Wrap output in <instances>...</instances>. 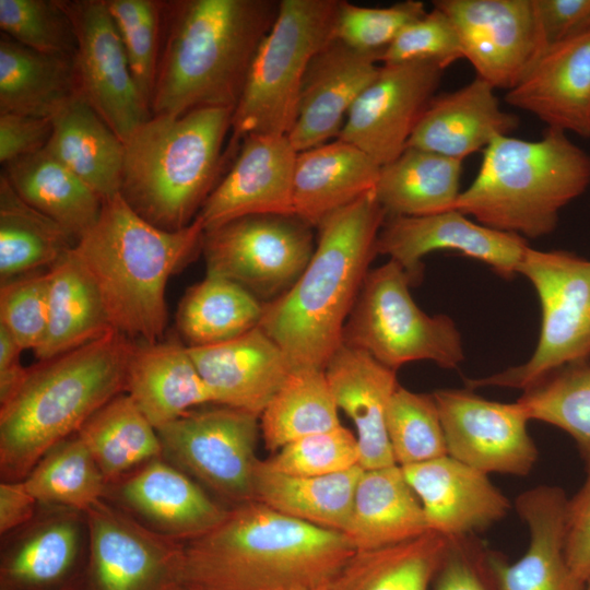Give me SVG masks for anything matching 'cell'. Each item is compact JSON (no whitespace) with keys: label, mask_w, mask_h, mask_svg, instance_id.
Segmentation results:
<instances>
[{"label":"cell","mask_w":590,"mask_h":590,"mask_svg":"<svg viewBox=\"0 0 590 590\" xmlns=\"http://www.w3.org/2000/svg\"><path fill=\"white\" fill-rule=\"evenodd\" d=\"M380 57L337 38L311 59L304 75L294 123L287 137L302 152L339 137L355 101L380 69Z\"/></svg>","instance_id":"cell-22"},{"label":"cell","mask_w":590,"mask_h":590,"mask_svg":"<svg viewBox=\"0 0 590 590\" xmlns=\"http://www.w3.org/2000/svg\"><path fill=\"white\" fill-rule=\"evenodd\" d=\"M364 469L320 476H296L272 471L258 460L253 475L255 502L309 524L344 532L354 493Z\"/></svg>","instance_id":"cell-35"},{"label":"cell","mask_w":590,"mask_h":590,"mask_svg":"<svg viewBox=\"0 0 590 590\" xmlns=\"http://www.w3.org/2000/svg\"><path fill=\"white\" fill-rule=\"evenodd\" d=\"M448 546L449 540L428 531L393 545L355 551L327 590H428Z\"/></svg>","instance_id":"cell-38"},{"label":"cell","mask_w":590,"mask_h":590,"mask_svg":"<svg viewBox=\"0 0 590 590\" xmlns=\"http://www.w3.org/2000/svg\"><path fill=\"white\" fill-rule=\"evenodd\" d=\"M444 71L432 61L381 63L350 109L338 139L358 148L379 166L391 163L406 149Z\"/></svg>","instance_id":"cell-17"},{"label":"cell","mask_w":590,"mask_h":590,"mask_svg":"<svg viewBox=\"0 0 590 590\" xmlns=\"http://www.w3.org/2000/svg\"><path fill=\"white\" fill-rule=\"evenodd\" d=\"M297 151L286 134H249L198 217L204 231L250 215H294Z\"/></svg>","instance_id":"cell-20"},{"label":"cell","mask_w":590,"mask_h":590,"mask_svg":"<svg viewBox=\"0 0 590 590\" xmlns=\"http://www.w3.org/2000/svg\"><path fill=\"white\" fill-rule=\"evenodd\" d=\"M260 416L215 404L157 428L162 457L232 506L253 502Z\"/></svg>","instance_id":"cell-11"},{"label":"cell","mask_w":590,"mask_h":590,"mask_svg":"<svg viewBox=\"0 0 590 590\" xmlns=\"http://www.w3.org/2000/svg\"><path fill=\"white\" fill-rule=\"evenodd\" d=\"M84 590H176L184 542L143 526L104 498L85 511Z\"/></svg>","instance_id":"cell-15"},{"label":"cell","mask_w":590,"mask_h":590,"mask_svg":"<svg viewBox=\"0 0 590 590\" xmlns=\"http://www.w3.org/2000/svg\"><path fill=\"white\" fill-rule=\"evenodd\" d=\"M76 36L78 95L125 143L151 109L132 76L128 58L105 0H60Z\"/></svg>","instance_id":"cell-14"},{"label":"cell","mask_w":590,"mask_h":590,"mask_svg":"<svg viewBox=\"0 0 590 590\" xmlns=\"http://www.w3.org/2000/svg\"><path fill=\"white\" fill-rule=\"evenodd\" d=\"M505 101L547 128L590 138V30L548 47Z\"/></svg>","instance_id":"cell-25"},{"label":"cell","mask_w":590,"mask_h":590,"mask_svg":"<svg viewBox=\"0 0 590 590\" xmlns=\"http://www.w3.org/2000/svg\"><path fill=\"white\" fill-rule=\"evenodd\" d=\"M126 392L155 429L196 406L212 403L188 345L176 340L133 341L127 366Z\"/></svg>","instance_id":"cell-29"},{"label":"cell","mask_w":590,"mask_h":590,"mask_svg":"<svg viewBox=\"0 0 590 590\" xmlns=\"http://www.w3.org/2000/svg\"><path fill=\"white\" fill-rule=\"evenodd\" d=\"M387 213L374 190L317 226L312 256L297 281L263 304L259 327L282 349L293 369H324L343 343Z\"/></svg>","instance_id":"cell-2"},{"label":"cell","mask_w":590,"mask_h":590,"mask_svg":"<svg viewBox=\"0 0 590 590\" xmlns=\"http://www.w3.org/2000/svg\"><path fill=\"white\" fill-rule=\"evenodd\" d=\"M464 59L457 32L449 17L433 8L406 25L382 52L380 63L432 61L448 68Z\"/></svg>","instance_id":"cell-51"},{"label":"cell","mask_w":590,"mask_h":590,"mask_svg":"<svg viewBox=\"0 0 590 590\" xmlns=\"http://www.w3.org/2000/svg\"><path fill=\"white\" fill-rule=\"evenodd\" d=\"M263 304L241 285L205 274L185 293L176 322L188 346L214 345L258 327Z\"/></svg>","instance_id":"cell-41"},{"label":"cell","mask_w":590,"mask_h":590,"mask_svg":"<svg viewBox=\"0 0 590 590\" xmlns=\"http://www.w3.org/2000/svg\"><path fill=\"white\" fill-rule=\"evenodd\" d=\"M386 423L398 465H411L448 455L433 394L416 393L398 386L387 408Z\"/></svg>","instance_id":"cell-45"},{"label":"cell","mask_w":590,"mask_h":590,"mask_svg":"<svg viewBox=\"0 0 590 590\" xmlns=\"http://www.w3.org/2000/svg\"><path fill=\"white\" fill-rule=\"evenodd\" d=\"M463 57L495 90L516 87L546 51L534 0H437Z\"/></svg>","instance_id":"cell-13"},{"label":"cell","mask_w":590,"mask_h":590,"mask_svg":"<svg viewBox=\"0 0 590 590\" xmlns=\"http://www.w3.org/2000/svg\"><path fill=\"white\" fill-rule=\"evenodd\" d=\"M39 505L85 511L104 498L107 482L76 434L48 450L23 480Z\"/></svg>","instance_id":"cell-43"},{"label":"cell","mask_w":590,"mask_h":590,"mask_svg":"<svg viewBox=\"0 0 590 590\" xmlns=\"http://www.w3.org/2000/svg\"><path fill=\"white\" fill-rule=\"evenodd\" d=\"M528 247L523 237L475 223L456 209L424 216H388L376 245L377 253L402 267L412 285L423 276V257L433 251H458L509 279L518 274Z\"/></svg>","instance_id":"cell-19"},{"label":"cell","mask_w":590,"mask_h":590,"mask_svg":"<svg viewBox=\"0 0 590 590\" xmlns=\"http://www.w3.org/2000/svg\"><path fill=\"white\" fill-rule=\"evenodd\" d=\"M132 345L113 330L28 368L17 390L0 404L1 481L24 480L48 450L126 392Z\"/></svg>","instance_id":"cell-5"},{"label":"cell","mask_w":590,"mask_h":590,"mask_svg":"<svg viewBox=\"0 0 590 590\" xmlns=\"http://www.w3.org/2000/svg\"><path fill=\"white\" fill-rule=\"evenodd\" d=\"M176 590H187L185 588H182L181 586H179Z\"/></svg>","instance_id":"cell-59"},{"label":"cell","mask_w":590,"mask_h":590,"mask_svg":"<svg viewBox=\"0 0 590 590\" xmlns=\"http://www.w3.org/2000/svg\"><path fill=\"white\" fill-rule=\"evenodd\" d=\"M518 273L531 282L540 300L536 347L521 365L467 379L469 389L494 386L526 390L562 367L590 359V260L566 250L528 247Z\"/></svg>","instance_id":"cell-10"},{"label":"cell","mask_w":590,"mask_h":590,"mask_svg":"<svg viewBox=\"0 0 590 590\" xmlns=\"http://www.w3.org/2000/svg\"><path fill=\"white\" fill-rule=\"evenodd\" d=\"M380 168L365 152L340 139L298 152L294 215L317 227L328 215L373 191Z\"/></svg>","instance_id":"cell-30"},{"label":"cell","mask_w":590,"mask_h":590,"mask_svg":"<svg viewBox=\"0 0 590 590\" xmlns=\"http://www.w3.org/2000/svg\"><path fill=\"white\" fill-rule=\"evenodd\" d=\"M197 216L178 231L140 216L120 193L103 201L96 223L73 252L94 282L111 328L132 341H161L167 323L169 278L202 248Z\"/></svg>","instance_id":"cell-4"},{"label":"cell","mask_w":590,"mask_h":590,"mask_svg":"<svg viewBox=\"0 0 590 590\" xmlns=\"http://www.w3.org/2000/svg\"><path fill=\"white\" fill-rule=\"evenodd\" d=\"M23 350L12 334L0 324V404L21 386L28 368L21 363Z\"/></svg>","instance_id":"cell-57"},{"label":"cell","mask_w":590,"mask_h":590,"mask_svg":"<svg viewBox=\"0 0 590 590\" xmlns=\"http://www.w3.org/2000/svg\"><path fill=\"white\" fill-rule=\"evenodd\" d=\"M428 531L422 504L400 465L363 471L343 532L356 551L393 545Z\"/></svg>","instance_id":"cell-31"},{"label":"cell","mask_w":590,"mask_h":590,"mask_svg":"<svg viewBox=\"0 0 590 590\" xmlns=\"http://www.w3.org/2000/svg\"><path fill=\"white\" fill-rule=\"evenodd\" d=\"M411 285L394 260L369 270L346 320L343 343L396 371L414 361L458 367L464 351L455 321L446 315L424 312L410 293Z\"/></svg>","instance_id":"cell-9"},{"label":"cell","mask_w":590,"mask_h":590,"mask_svg":"<svg viewBox=\"0 0 590 590\" xmlns=\"http://www.w3.org/2000/svg\"><path fill=\"white\" fill-rule=\"evenodd\" d=\"M450 457L486 474H528L538 450L522 406L487 400L471 389L432 393Z\"/></svg>","instance_id":"cell-16"},{"label":"cell","mask_w":590,"mask_h":590,"mask_svg":"<svg viewBox=\"0 0 590 590\" xmlns=\"http://www.w3.org/2000/svg\"><path fill=\"white\" fill-rule=\"evenodd\" d=\"M72 237L55 221L26 203L0 175V279L48 270L73 246Z\"/></svg>","instance_id":"cell-40"},{"label":"cell","mask_w":590,"mask_h":590,"mask_svg":"<svg viewBox=\"0 0 590 590\" xmlns=\"http://www.w3.org/2000/svg\"><path fill=\"white\" fill-rule=\"evenodd\" d=\"M48 320V270L1 283L0 324L25 350L42 344Z\"/></svg>","instance_id":"cell-50"},{"label":"cell","mask_w":590,"mask_h":590,"mask_svg":"<svg viewBox=\"0 0 590 590\" xmlns=\"http://www.w3.org/2000/svg\"><path fill=\"white\" fill-rule=\"evenodd\" d=\"M14 191L76 243L97 221L103 200L45 149L4 165Z\"/></svg>","instance_id":"cell-36"},{"label":"cell","mask_w":590,"mask_h":590,"mask_svg":"<svg viewBox=\"0 0 590 590\" xmlns=\"http://www.w3.org/2000/svg\"><path fill=\"white\" fill-rule=\"evenodd\" d=\"M78 95L74 56L27 48L0 35V113L52 118Z\"/></svg>","instance_id":"cell-33"},{"label":"cell","mask_w":590,"mask_h":590,"mask_svg":"<svg viewBox=\"0 0 590 590\" xmlns=\"http://www.w3.org/2000/svg\"><path fill=\"white\" fill-rule=\"evenodd\" d=\"M188 349L213 404L258 416L293 370L282 349L259 326L223 343Z\"/></svg>","instance_id":"cell-24"},{"label":"cell","mask_w":590,"mask_h":590,"mask_svg":"<svg viewBox=\"0 0 590 590\" xmlns=\"http://www.w3.org/2000/svg\"><path fill=\"white\" fill-rule=\"evenodd\" d=\"M347 536L258 502L228 508L184 542L179 585L187 590H327L355 552Z\"/></svg>","instance_id":"cell-1"},{"label":"cell","mask_w":590,"mask_h":590,"mask_svg":"<svg viewBox=\"0 0 590 590\" xmlns=\"http://www.w3.org/2000/svg\"><path fill=\"white\" fill-rule=\"evenodd\" d=\"M547 48L590 30V0H534Z\"/></svg>","instance_id":"cell-54"},{"label":"cell","mask_w":590,"mask_h":590,"mask_svg":"<svg viewBox=\"0 0 590 590\" xmlns=\"http://www.w3.org/2000/svg\"><path fill=\"white\" fill-rule=\"evenodd\" d=\"M52 118L0 113V162L3 165L45 149Z\"/></svg>","instance_id":"cell-53"},{"label":"cell","mask_w":590,"mask_h":590,"mask_svg":"<svg viewBox=\"0 0 590 590\" xmlns=\"http://www.w3.org/2000/svg\"><path fill=\"white\" fill-rule=\"evenodd\" d=\"M589 185L590 155L566 132L546 128L538 141L498 135L455 209L489 228L538 238L556 228L562 209Z\"/></svg>","instance_id":"cell-7"},{"label":"cell","mask_w":590,"mask_h":590,"mask_svg":"<svg viewBox=\"0 0 590 590\" xmlns=\"http://www.w3.org/2000/svg\"><path fill=\"white\" fill-rule=\"evenodd\" d=\"M451 540L435 576V590H489L483 564L467 544Z\"/></svg>","instance_id":"cell-55"},{"label":"cell","mask_w":590,"mask_h":590,"mask_svg":"<svg viewBox=\"0 0 590 590\" xmlns=\"http://www.w3.org/2000/svg\"><path fill=\"white\" fill-rule=\"evenodd\" d=\"M232 114L202 107L151 116L125 142L120 194L126 202L162 229L191 224L219 182Z\"/></svg>","instance_id":"cell-6"},{"label":"cell","mask_w":590,"mask_h":590,"mask_svg":"<svg viewBox=\"0 0 590 590\" xmlns=\"http://www.w3.org/2000/svg\"><path fill=\"white\" fill-rule=\"evenodd\" d=\"M279 5L274 0L165 1L152 116L202 107L234 110Z\"/></svg>","instance_id":"cell-3"},{"label":"cell","mask_w":590,"mask_h":590,"mask_svg":"<svg viewBox=\"0 0 590 590\" xmlns=\"http://www.w3.org/2000/svg\"><path fill=\"white\" fill-rule=\"evenodd\" d=\"M401 468L422 504L428 529L449 541L488 528L510 509L488 474L449 455Z\"/></svg>","instance_id":"cell-23"},{"label":"cell","mask_w":590,"mask_h":590,"mask_svg":"<svg viewBox=\"0 0 590 590\" xmlns=\"http://www.w3.org/2000/svg\"><path fill=\"white\" fill-rule=\"evenodd\" d=\"M262 463L288 475L320 476L359 465L356 436L340 425L331 430L293 440Z\"/></svg>","instance_id":"cell-48"},{"label":"cell","mask_w":590,"mask_h":590,"mask_svg":"<svg viewBox=\"0 0 590 590\" xmlns=\"http://www.w3.org/2000/svg\"><path fill=\"white\" fill-rule=\"evenodd\" d=\"M567 502L556 486H539L517 498V511L529 528V546L512 564L486 557L497 590H576L564 551Z\"/></svg>","instance_id":"cell-28"},{"label":"cell","mask_w":590,"mask_h":590,"mask_svg":"<svg viewBox=\"0 0 590 590\" xmlns=\"http://www.w3.org/2000/svg\"><path fill=\"white\" fill-rule=\"evenodd\" d=\"M463 161L406 148L381 166L375 197L388 216H424L455 209Z\"/></svg>","instance_id":"cell-37"},{"label":"cell","mask_w":590,"mask_h":590,"mask_svg":"<svg viewBox=\"0 0 590 590\" xmlns=\"http://www.w3.org/2000/svg\"><path fill=\"white\" fill-rule=\"evenodd\" d=\"M582 590H590V580L585 585Z\"/></svg>","instance_id":"cell-58"},{"label":"cell","mask_w":590,"mask_h":590,"mask_svg":"<svg viewBox=\"0 0 590 590\" xmlns=\"http://www.w3.org/2000/svg\"><path fill=\"white\" fill-rule=\"evenodd\" d=\"M3 536L0 590H84L88 564L85 512L39 505L31 521Z\"/></svg>","instance_id":"cell-18"},{"label":"cell","mask_w":590,"mask_h":590,"mask_svg":"<svg viewBox=\"0 0 590 590\" xmlns=\"http://www.w3.org/2000/svg\"><path fill=\"white\" fill-rule=\"evenodd\" d=\"M427 12L423 1L405 0L384 8L341 1L333 37L343 44L381 57L401 31Z\"/></svg>","instance_id":"cell-49"},{"label":"cell","mask_w":590,"mask_h":590,"mask_svg":"<svg viewBox=\"0 0 590 590\" xmlns=\"http://www.w3.org/2000/svg\"><path fill=\"white\" fill-rule=\"evenodd\" d=\"M564 551L571 582L582 590L590 580V467L582 486L567 502Z\"/></svg>","instance_id":"cell-52"},{"label":"cell","mask_w":590,"mask_h":590,"mask_svg":"<svg viewBox=\"0 0 590 590\" xmlns=\"http://www.w3.org/2000/svg\"><path fill=\"white\" fill-rule=\"evenodd\" d=\"M105 1L120 35L134 82L151 109L162 51L165 1Z\"/></svg>","instance_id":"cell-46"},{"label":"cell","mask_w":590,"mask_h":590,"mask_svg":"<svg viewBox=\"0 0 590 590\" xmlns=\"http://www.w3.org/2000/svg\"><path fill=\"white\" fill-rule=\"evenodd\" d=\"M113 330L94 282L71 248L48 270L47 329L35 356L56 357Z\"/></svg>","instance_id":"cell-34"},{"label":"cell","mask_w":590,"mask_h":590,"mask_svg":"<svg viewBox=\"0 0 590 590\" xmlns=\"http://www.w3.org/2000/svg\"><path fill=\"white\" fill-rule=\"evenodd\" d=\"M495 88L480 78L435 95L418 119L406 148L463 161L498 135H510L518 116L502 109Z\"/></svg>","instance_id":"cell-26"},{"label":"cell","mask_w":590,"mask_h":590,"mask_svg":"<svg viewBox=\"0 0 590 590\" xmlns=\"http://www.w3.org/2000/svg\"><path fill=\"white\" fill-rule=\"evenodd\" d=\"M341 0H281L232 114V141L288 134L302 82L314 56L333 38Z\"/></svg>","instance_id":"cell-8"},{"label":"cell","mask_w":590,"mask_h":590,"mask_svg":"<svg viewBox=\"0 0 590 590\" xmlns=\"http://www.w3.org/2000/svg\"><path fill=\"white\" fill-rule=\"evenodd\" d=\"M104 499L151 530L180 542L211 530L229 508L163 457L107 484Z\"/></svg>","instance_id":"cell-21"},{"label":"cell","mask_w":590,"mask_h":590,"mask_svg":"<svg viewBox=\"0 0 590 590\" xmlns=\"http://www.w3.org/2000/svg\"><path fill=\"white\" fill-rule=\"evenodd\" d=\"M324 373L338 408L356 427L359 465L370 470L397 464L386 423L389 401L399 386L396 370L342 343Z\"/></svg>","instance_id":"cell-27"},{"label":"cell","mask_w":590,"mask_h":590,"mask_svg":"<svg viewBox=\"0 0 590 590\" xmlns=\"http://www.w3.org/2000/svg\"><path fill=\"white\" fill-rule=\"evenodd\" d=\"M1 33L39 52L74 56L76 36L60 0H0Z\"/></svg>","instance_id":"cell-47"},{"label":"cell","mask_w":590,"mask_h":590,"mask_svg":"<svg viewBox=\"0 0 590 590\" xmlns=\"http://www.w3.org/2000/svg\"><path fill=\"white\" fill-rule=\"evenodd\" d=\"M39 504L27 491L23 480L0 483V534L21 528L33 519Z\"/></svg>","instance_id":"cell-56"},{"label":"cell","mask_w":590,"mask_h":590,"mask_svg":"<svg viewBox=\"0 0 590 590\" xmlns=\"http://www.w3.org/2000/svg\"><path fill=\"white\" fill-rule=\"evenodd\" d=\"M517 402L529 420L567 433L590 467V361L557 369L523 390Z\"/></svg>","instance_id":"cell-44"},{"label":"cell","mask_w":590,"mask_h":590,"mask_svg":"<svg viewBox=\"0 0 590 590\" xmlns=\"http://www.w3.org/2000/svg\"><path fill=\"white\" fill-rule=\"evenodd\" d=\"M45 150L103 201L120 193L125 143L80 97L52 117Z\"/></svg>","instance_id":"cell-32"},{"label":"cell","mask_w":590,"mask_h":590,"mask_svg":"<svg viewBox=\"0 0 590 590\" xmlns=\"http://www.w3.org/2000/svg\"><path fill=\"white\" fill-rule=\"evenodd\" d=\"M310 227L296 216L250 215L204 231L206 274L228 279L271 302L308 264L316 246Z\"/></svg>","instance_id":"cell-12"},{"label":"cell","mask_w":590,"mask_h":590,"mask_svg":"<svg viewBox=\"0 0 590 590\" xmlns=\"http://www.w3.org/2000/svg\"><path fill=\"white\" fill-rule=\"evenodd\" d=\"M324 369L294 368L260 415L264 446L278 451L302 437L341 425Z\"/></svg>","instance_id":"cell-42"},{"label":"cell","mask_w":590,"mask_h":590,"mask_svg":"<svg viewBox=\"0 0 590 590\" xmlns=\"http://www.w3.org/2000/svg\"><path fill=\"white\" fill-rule=\"evenodd\" d=\"M107 484L162 457L157 430L132 398L122 392L79 429Z\"/></svg>","instance_id":"cell-39"}]
</instances>
